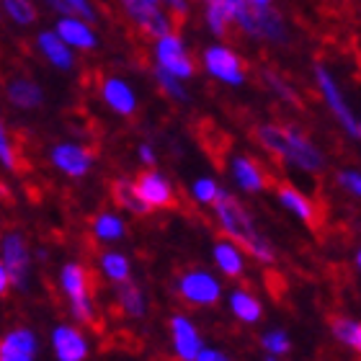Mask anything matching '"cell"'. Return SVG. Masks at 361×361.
<instances>
[{"instance_id":"34","label":"cell","mask_w":361,"mask_h":361,"mask_svg":"<svg viewBox=\"0 0 361 361\" xmlns=\"http://www.w3.org/2000/svg\"><path fill=\"white\" fill-rule=\"evenodd\" d=\"M0 155H3V163H6L8 168H18V163H16V152H13V147H11V142H8V135L3 132L0 135Z\"/></svg>"},{"instance_id":"39","label":"cell","mask_w":361,"mask_h":361,"mask_svg":"<svg viewBox=\"0 0 361 361\" xmlns=\"http://www.w3.org/2000/svg\"><path fill=\"white\" fill-rule=\"evenodd\" d=\"M356 261H359V269H361V253H359V258H356Z\"/></svg>"},{"instance_id":"22","label":"cell","mask_w":361,"mask_h":361,"mask_svg":"<svg viewBox=\"0 0 361 361\" xmlns=\"http://www.w3.org/2000/svg\"><path fill=\"white\" fill-rule=\"evenodd\" d=\"M235 178L245 191H261L264 188V178L258 171L256 163H250L248 158H235Z\"/></svg>"},{"instance_id":"17","label":"cell","mask_w":361,"mask_h":361,"mask_svg":"<svg viewBox=\"0 0 361 361\" xmlns=\"http://www.w3.org/2000/svg\"><path fill=\"white\" fill-rule=\"evenodd\" d=\"M57 34H60L70 47H80V49H90V47L96 44V37L90 34V29L85 26L83 21H78L75 16H70V18H62L57 23Z\"/></svg>"},{"instance_id":"8","label":"cell","mask_w":361,"mask_h":361,"mask_svg":"<svg viewBox=\"0 0 361 361\" xmlns=\"http://www.w3.org/2000/svg\"><path fill=\"white\" fill-rule=\"evenodd\" d=\"M137 191L150 207H173V188L160 173L145 171L137 176Z\"/></svg>"},{"instance_id":"30","label":"cell","mask_w":361,"mask_h":361,"mask_svg":"<svg viewBox=\"0 0 361 361\" xmlns=\"http://www.w3.org/2000/svg\"><path fill=\"white\" fill-rule=\"evenodd\" d=\"M104 271H106V276L114 279V281H124V279H127V274H129V266L121 256H116V253H109V256L104 258Z\"/></svg>"},{"instance_id":"40","label":"cell","mask_w":361,"mask_h":361,"mask_svg":"<svg viewBox=\"0 0 361 361\" xmlns=\"http://www.w3.org/2000/svg\"><path fill=\"white\" fill-rule=\"evenodd\" d=\"M359 137H361V127H359Z\"/></svg>"},{"instance_id":"11","label":"cell","mask_w":361,"mask_h":361,"mask_svg":"<svg viewBox=\"0 0 361 361\" xmlns=\"http://www.w3.org/2000/svg\"><path fill=\"white\" fill-rule=\"evenodd\" d=\"M3 269L11 274V281L16 286H23L26 276V245H23L21 235H8L3 243Z\"/></svg>"},{"instance_id":"14","label":"cell","mask_w":361,"mask_h":361,"mask_svg":"<svg viewBox=\"0 0 361 361\" xmlns=\"http://www.w3.org/2000/svg\"><path fill=\"white\" fill-rule=\"evenodd\" d=\"M52 163L70 176H83L90 168V155L85 150H80V147H75V145H60L52 152Z\"/></svg>"},{"instance_id":"24","label":"cell","mask_w":361,"mask_h":361,"mask_svg":"<svg viewBox=\"0 0 361 361\" xmlns=\"http://www.w3.org/2000/svg\"><path fill=\"white\" fill-rule=\"evenodd\" d=\"M119 305L124 307V312L132 317H140L145 312V302H142V294L137 289L135 284H124L119 286Z\"/></svg>"},{"instance_id":"19","label":"cell","mask_w":361,"mask_h":361,"mask_svg":"<svg viewBox=\"0 0 361 361\" xmlns=\"http://www.w3.org/2000/svg\"><path fill=\"white\" fill-rule=\"evenodd\" d=\"M39 44H42V52L49 57V62L52 65H57V68L68 70L70 65H73V54H70V49L65 44V39L62 37H54V34H42L39 37Z\"/></svg>"},{"instance_id":"5","label":"cell","mask_w":361,"mask_h":361,"mask_svg":"<svg viewBox=\"0 0 361 361\" xmlns=\"http://www.w3.org/2000/svg\"><path fill=\"white\" fill-rule=\"evenodd\" d=\"M180 294L186 297L188 302L194 305H212V302L219 300V284L209 274H202V271H191L180 279Z\"/></svg>"},{"instance_id":"9","label":"cell","mask_w":361,"mask_h":361,"mask_svg":"<svg viewBox=\"0 0 361 361\" xmlns=\"http://www.w3.org/2000/svg\"><path fill=\"white\" fill-rule=\"evenodd\" d=\"M121 3L127 8V13L132 16L140 26H145V29L150 31L152 37H166L168 34L166 16L155 8V3H150V0H121Z\"/></svg>"},{"instance_id":"1","label":"cell","mask_w":361,"mask_h":361,"mask_svg":"<svg viewBox=\"0 0 361 361\" xmlns=\"http://www.w3.org/2000/svg\"><path fill=\"white\" fill-rule=\"evenodd\" d=\"M217 214H219V222H222V227H225V233L230 235L235 243H240L250 256L258 258V261H271V258H274V253H271V248H269V243H266L264 238L256 233L253 219L248 217L245 207H243L235 196L225 194V191H219Z\"/></svg>"},{"instance_id":"4","label":"cell","mask_w":361,"mask_h":361,"mask_svg":"<svg viewBox=\"0 0 361 361\" xmlns=\"http://www.w3.org/2000/svg\"><path fill=\"white\" fill-rule=\"evenodd\" d=\"M62 284H65V292L70 294V302H73V312H75L78 320L90 323V302H88V276L80 266L70 264L62 271Z\"/></svg>"},{"instance_id":"28","label":"cell","mask_w":361,"mask_h":361,"mask_svg":"<svg viewBox=\"0 0 361 361\" xmlns=\"http://www.w3.org/2000/svg\"><path fill=\"white\" fill-rule=\"evenodd\" d=\"M6 11L16 23H31L37 18V11L31 6V0H6Z\"/></svg>"},{"instance_id":"25","label":"cell","mask_w":361,"mask_h":361,"mask_svg":"<svg viewBox=\"0 0 361 361\" xmlns=\"http://www.w3.org/2000/svg\"><path fill=\"white\" fill-rule=\"evenodd\" d=\"M233 310L235 315L240 317V320H245V323H256L258 317H261V305L245 292L233 294Z\"/></svg>"},{"instance_id":"10","label":"cell","mask_w":361,"mask_h":361,"mask_svg":"<svg viewBox=\"0 0 361 361\" xmlns=\"http://www.w3.org/2000/svg\"><path fill=\"white\" fill-rule=\"evenodd\" d=\"M315 75H317V83H320V88H323V96L328 98V104H331V109L336 111V116H338V119L346 124V129L351 132V135L359 137V127H361V124H356V121H354V116H351V111H348L346 101H343V96L338 93L336 83H333V78L328 75V73H325V68H320V65H317Z\"/></svg>"},{"instance_id":"3","label":"cell","mask_w":361,"mask_h":361,"mask_svg":"<svg viewBox=\"0 0 361 361\" xmlns=\"http://www.w3.org/2000/svg\"><path fill=\"white\" fill-rule=\"evenodd\" d=\"M235 18L240 21V26L256 37H269V39H281L284 29L281 21L274 11H269V6H256L253 0H238V11Z\"/></svg>"},{"instance_id":"6","label":"cell","mask_w":361,"mask_h":361,"mask_svg":"<svg viewBox=\"0 0 361 361\" xmlns=\"http://www.w3.org/2000/svg\"><path fill=\"white\" fill-rule=\"evenodd\" d=\"M158 60L166 70H171L178 78H191L194 75V62L188 60V54L183 52L178 37H160L158 44Z\"/></svg>"},{"instance_id":"27","label":"cell","mask_w":361,"mask_h":361,"mask_svg":"<svg viewBox=\"0 0 361 361\" xmlns=\"http://www.w3.org/2000/svg\"><path fill=\"white\" fill-rule=\"evenodd\" d=\"M93 230H96V235L106 238V240H116L124 233L121 222L116 217H111V214H101V217L93 219Z\"/></svg>"},{"instance_id":"37","label":"cell","mask_w":361,"mask_h":361,"mask_svg":"<svg viewBox=\"0 0 361 361\" xmlns=\"http://www.w3.org/2000/svg\"><path fill=\"white\" fill-rule=\"evenodd\" d=\"M199 359H207V361H212V359H225V356H222V354H217V351H204V348H202V354H199Z\"/></svg>"},{"instance_id":"20","label":"cell","mask_w":361,"mask_h":361,"mask_svg":"<svg viewBox=\"0 0 361 361\" xmlns=\"http://www.w3.org/2000/svg\"><path fill=\"white\" fill-rule=\"evenodd\" d=\"M104 96L114 111H119V114L135 111V96H132V90L121 83V80H109L104 88Z\"/></svg>"},{"instance_id":"36","label":"cell","mask_w":361,"mask_h":361,"mask_svg":"<svg viewBox=\"0 0 361 361\" xmlns=\"http://www.w3.org/2000/svg\"><path fill=\"white\" fill-rule=\"evenodd\" d=\"M140 158H142L145 163H155V155L150 152V147H140Z\"/></svg>"},{"instance_id":"33","label":"cell","mask_w":361,"mask_h":361,"mask_svg":"<svg viewBox=\"0 0 361 361\" xmlns=\"http://www.w3.org/2000/svg\"><path fill=\"white\" fill-rule=\"evenodd\" d=\"M194 196L199 202H217L219 188L214 186V180H196L194 183Z\"/></svg>"},{"instance_id":"13","label":"cell","mask_w":361,"mask_h":361,"mask_svg":"<svg viewBox=\"0 0 361 361\" xmlns=\"http://www.w3.org/2000/svg\"><path fill=\"white\" fill-rule=\"evenodd\" d=\"M171 328H173L176 351H178L180 359H199L202 343H199V336H196L194 325L188 323L186 317H173Z\"/></svg>"},{"instance_id":"18","label":"cell","mask_w":361,"mask_h":361,"mask_svg":"<svg viewBox=\"0 0 361 361\" xmlns=\"http://www.w3.org/2000/svg\"><path fill=\"white\" fill-rule=\"evenodd\" d=\"M111 194H114V202L119 204V207H124L127 212H135V214H147V209H150V204L140 196L137 186H132V183H129V180H124V178L114 180Z\"/></svg>"},{"instance_id":"2","label":"cell","mask_w":361,"mask_h":361,"mask_svg":"<svg viewBox=\"0 0 361 361\" xmlns=\"http://www.w3.org/2000/svg\"><path fill=\"white\" fill-rule=\"evenodd\" d=\"M258 140L264 142V147L284 155L289 163L305 168V171H320L323 166L320 152L307 142V137L292 127H261Z\"/></svg>"},{"instance_id":"35","label":"cell","mask_w":361,"mask_h":361,"mask_svg":"<svg viewBox=\"0 0 361 361\" xmlns=\"http://www.w3.org/2000/svg\"><path fill=\"white\" fill-rule=\"evenodd\" d=\"M338 183L341 186H346L348 191H354V194L361 196V176L359 173H341Z\"/></svg>"},{"instance_id":"12","label":"cell","mask_w":361,"mask_h":361,"mask_svg":"<svg viewBox=\"0 0 361 361\" xmlns=\"http://www.w3.org/2000/svg\"><path fill=\"white\" fill-rule=\"evenodd\" d=\"M34 354H37V341L29 331L11 333L0 343V359L3 361H31Z\"/></svg>"},{"instance_id":"16","label":"cell","mask_w":361,"mask_h":361,"mask_svg":"<svg viewBox=\"0 0 361 361\" xmlns=\"http://www.w3.org/2000/svg\"><path fill=\"white\" fill-rule=\"evenodd\" d=\"M54 351L62 361H80L88 351L80 333L73 328H57L54 331Z\"/></svg>"},{"instance_id":"7","label":"cell","mask_w":361,"mask_h":361,"mask_svg":"<svg viewBox=\"0 0 361 361\" xmlns=\"http://www.w3.org/2000/svg\"><path fill=\"white\" fill-rule=\"evenodd\" d=\"M204 62H207V70H209L212 75H217L219 80L235 85L243 83L240 60L230 49H225V47H212L209 52H207V57H204Z\"/></svg>"},{"instance_id":"29","label":"cell","mask_w":361,"mask_h":361,"mask_svg":"<svg viewBox=\"0 0 361 361\" xmlns=\"http://www.w3.org/2000/svg\"><path fill=\"white\" fill-rule=\"evenodd\" d=\"M57 11H62V13L68 16H80V18H93V11H90V6L85 3V0H49Z\"/></svg>"},{"instance_id":"21","label":"cell","mask_w":361,"mask_h":361,"mask_svg":"<svg viewBox=\"0 0 361 361\" xmlns=\"http://www.w3.org/2000/svg\"><path fill=\"white\" fill-rule=\"evenodd\" d=\"M8 98L18 109H34V106L42 104V90L34 83H29V80H18V83L8 88Z\"/></svg>"},{"instance_id":"26","label":"cell","mask_w":361,"mask_h":361,"mask_svg":"<svg viewBox=\"0 0 361 361\" xmlns=\"http://www.w3.org/2000/svg\"><path fill=\"white\" fill-rule=\"evenodd\" d=\"M333 333H336L343 343H348V346L356 348V351L361 354V323L346 320V317H338V320H333Z\"/></svg>"},{"instance_id":"32","label":"cell","mask_w":361,"mask_h":361,"mask_svg":"<svg viewBox=\"0 0 361 361\" xmlns=\"http://www.w3.org/2000/svg\"><path fill=\"white\" fill-rule=\"evenodd\" d=\"M176 78H178V75H173L171 70H166V68H160V70H158V80H160V85H163V88H166L173 98L183 101V98H186V90H183L178 83H176Z\"/></svg>"},{"instance_id":"38","label":"cell","mask_w":361,"mask_h":361,"mask_svg":"<svg viewBox=\"0 0 361 361\" xmlns=\"http://www.w3.org/2000/svg\"><path fill=\"white\" fill-rule=\"evenodd\" d=\"M256 6H269V0H253Z\"/></svg>"},{"instance_id":"31","label":"cell","mask_w":361,"mask_h":361,"mask_svg":"<svg viewBox=\"0 0 361 361\" xmlns=\"http://www.w3.org/2000/svg\"><path fill=\"white\" fill-rule=\"evenodd\" d=\"M261 343H264V348L271 356H279V354H286V351H289V338H286L284 333H266Z\"/></svg>"},{"instance_id":"23","label":"cell","mask_w":361,"mask_h":361,"mask_svg":"<svg viewBox=\"0 0 361 361\" xmlns=\"http://www.w3.org/2000/svg\"><path fill=\"white\" fill-rule=\"evenodd\" d=\"M214 256H217L219 269L225 271L227 276H240L243 261H240V253H238V248L227 245V243H219L217 250H214Z\"/></svg>"},{"instance_id":"15","label":"cell","mask_w":361,"mask_h":361,"mask_svg":"<svg viewBox=\"0 0 361 361\" xmlns=\"http://www.w3.org/2000/svg\"><path fill=\"white\" fill-rule=\"evenodd\" d=\"M279 199H281V204H284V207H289L292 212H297V217L305 219L310 227L320 225V217H317L315 204L307 202V199H305V196H302L294 186H289V183H281V186H279Z\"/></svg>"}]
</instances>
